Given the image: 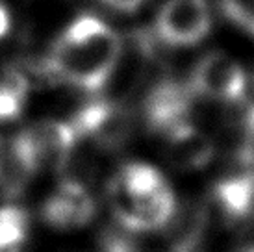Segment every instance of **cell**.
<instances>
[{"label": "cell", "instance_id": "cell-2", "mask_svg": "<svg viewBox=\"0 0 254 252\" xmlns=\"http://www.w3.org/2000/svg\"><path fill=\"white\" fill-rule=\"evenodd\" d=\"M30 160L34 161L37 171L52 167L54 171H64L71 156L78 147V135L71 121H39L15 135Z\"/></svg>", "mask_w": 254, "mask_h": 252}, {"label": "cell", "instance_id": "cell-5", "mask_svg": "<svg viewBox=\"0 0 254 252\" xmlns=\"http://www.w3.org/2000/svg\"><path fill=\"white\" fill-rule=\"evenodd\" d=\"M97 204L76 178H64L43 204V221L54 230H78L95 219Z\"/></svg>", "mask_w": 254, "mask_h": 252}, {"label": "cell", "instance_id": "cell-14", "mask_svg": "<svg viewBox=\"0 0 254 252\" xmlns=\"http://www.w3.org/2000/svg\"><path fill=\"white\" fill-rule=\"evenodd\" d=\"M223 11L234 24L254 35V0H223Z\"/></svg>", "mask_w": 254, "mask_h": 252}, {"label": "cell", "instance_id": "cell-11", "mask_svg": "<svg viewBox=\"0 0 254 252\" xmlns=\"http://www.w3.org/2000/svg\"><path fill=\"white\" fill-rule=\"evenodd\" d=\"M30 95L28 76L17 67H0V123L13 121L24 110Z\"/></svg>", "mask_w": 254, "mask_h": 252}, {"label": "cell", "instance_id": "cell-19", "mask_svg": "<svg viewBox=\"0 0 254 252\" xmlns=\"http://www.w3.org/2000/svg\"><path fill=\"white\" fill-rule=\"evenodd\" d=\"M241 252H254V247H249V249H245V251H241Z\"/></svg>", "mask_w": 254, "mask_h": 252}, {"label": "cell", "instance_id": "cell-15", "mask_svg": "<svg viewBox=\"0 0 254 252\" xmlns=\"http://www.w3.org/2000/svg\"><path fill=\"white\" fill-rule=\"evenodd\" d=\"M240 165L254 167V106L245 115V133L240 147Z\"/></svg>", "mask_w": 254, "mask_h": 252}, {"label": "cell", "instance_id": "cell-12", "mask_svg": "<svg viewBox=\"0 0 254 252\" xmlns=\"http://www.w3.org/2000/svg\"><path fill=\"white\" fill-rule=\"evenodd\" d=\"M30 236L28 211L6 204L0 208V252H22V247Z\"/></svg>", "mask_w": 254, "mask_h": 252}, {"label": "cell", "instance_id": "cell-17", "mask_svg": "<svg viewBox=\"0 0 254 252\" xmlns=\"http://www.w3.org/2000/svg\"><path fill=\"white\" fill-rule=\"evenodd\" d=\"M9 28H11V17H9L7 7L0 2V41L9 34Z\"/></svg>", "mask_w": 254, "mask_h": 252}, {"label": "cell", "instance_id": "cell-3", "mask_svg": "<svg viewBox=\"0 0 254 252\" xmlns=\"http://www.w3.org/2000/svg\"><path fill=\"white\" fill-rule=\"evenodd\" d=\"M188 85L197 97L234 104L245 95L247 76L232 56L225 52H208L195 63Z\"/></svg>", "mask_w": 254, "mask_h": 252}, {"label": "cell", "instance_id": "cell-16", "mask_svg": "<svg viewBox=\"0 0 254 252\" xmlns=\"http://www.w3.org/2000/svg\"><path fill=\"white\" fill-rule=\"evenodd\" d=\"M100 2L110 7V9H113V11H119V13L137 11L145 4V0H100Z\"/></svg>", "mask_w": 254, "mask_h": 252}, {"label": "cell", "instance_id": "cell-1", "mask_svg": "<svg viewBox=\"0 0 254 252\" xmlns=\"http://www.w3.org/2000/svg\"><path fill=\"white\" fill-rule=\"evenodd\" d=\"M123 39L104 21L80 15L58 35L45 58L41 76L87 93L104 89L119 58Z\"/></svg>", "mask_w": 254, "mask_h": 252}, {"label": "cell", "instance_id": "cell-6", "mask_svg": "<svg viewBox=\"0 0 254 252\" xmlns=\"http://www.w3.org/2000/svg\"><path fill=\"white\" fill-rule=\"evenodd\" d=\"M197 97L190 85H180L177 82H162L148 93L143 117L145 125L154 133H169L177 126L190 123V113L193 98Z\"/></svg>", "mask_w": 254, "mask_h": 252}, {"label": "cell", "instance_id": "cell-4", "mask_svg": "<svg viewBox=\"0 0 254 252\" xmlns=\"http://www.w3.org/2000/svg\"><path fill=\"white\" fill-rule=\"evenodd\" d=\"M212 28L206 0H167L156 17V35L171 47H191Z\"/></svg>", "mask_w": 254, "mask_h": 252}, {"label": "cell", "instance_id": "cell-7", "mask_svg": "<svg viewBox=\"0 0 254 252\" xmlns=\"http://www.w3.org/2000/svg\"><path fill=\"white\" fill-rule=\"evenodd\" d=\"M150 56V37L145 32H135L123 39L119 58L104 85L108 91L106 100L123 104L143 80Z\"/></svg>", "mask_w": 254, "mask_h": 252}, {"label": "cell", "instance_id": "cell-10", "mask_svg": "<svg viewBox=\"0 0 254 252\" xmlns=\"http://www.w3.org/2000/svg\"><path fill=\"white\" fill-rule=\"evenodd\" d=\"M215 154L213 141L191 123L177 126L165 133V156L175 169L198 171L204 169Z\"/></svg>", "mask_w": 254, "mask_h": 252}, {"label": "cell", "instance_id": "cell-9", "mask_svg": "<svg viewBox=\"0 0 254 252\" xmlns=\"http://www.w3.org/2000/svg\"><path fill=\"white\" fill-rule=\"evenodd\" d=\"M212 202L226 223H243L254 213V167H241L212 186Z\"/></svg>", "mask_w": 254, "mask_h": 252}, {"label": "cell", "instance_id": "cell-8", "mask_svg": "<svg viewBox=\"0 0 254 252\" xmlns=\"http://www.w3.org/2000/svg\"><path fill=\"white\" fill-rule=\"evenodd\" d=\"M208 206L197 200L177 206L162 230L163 252H195L208 228Z\"/></svg>", "mask_w": 254, "mask_h": 252}, {"label": "cell", "instance_id": "cell-13", "mask_svg": "<svg viewBox=\"0 0 254 252\" xmlns=\"http://www.w3.org/2000/svg\"><path fill=\"white\" fill-rule=\"evenodd\" d=\"M100 252H141L134 232L123 228L121 224H110L99 234Z\"/></svg>", "mask_w": 254, "mask_h": 252}, {"label": "cell", "instance_id": "cell-18", "mask_svg": "<svg viewBox=\"0 0 254 252\" xmlns=\"http://www.w3.org/2000/svg\"><path fill=\"white\" fill-rule=\"evenodd\" d=\"M4 150H6V145H4V141L0 137V167H2V160H4Z\"/></svg>", "mask_w": 254, "mask_h": 252}]
</instances>
